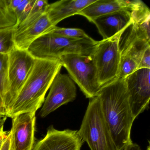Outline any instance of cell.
<instances>
[{"instance_id": "6da1fadb", "label": "cell", "mask_w": 150, "mask_h": 150, "mask_svg": "<svg viewBox=\"0 0 150 150\" xmlns=\"http://www.w3.org/2000/svg\"><path fill=\"white\" fill-rule=\"evenodd\" d=\"M103 116L118 150L132 143L131 130L134 119L125 79H116L102 87L98 95Z\"/></svg>"}, {"instance_id": "7a4b0ae2", "label": "cell", "mask_w": 150, "mask_h": 150, "mask_svg": "<svg viewBox=\"0 0 150 150\" xmlns=\"http://www.w3.org/2000/svg\"><path fill=\"white\" fill-rule=\"evenodd\" d=\"M62 67L59 59H35L27 81L6 117L12 118L23 113L36 112L43 104L45 95Z\"/></svg>"}, {"instance_id": "3957f363", "label": "cell", "mask_w": 150, "mask_h": 150, "mask_svg": "<svg viewBox=\"0 0 150 150\" xmlns=\"http://www.w3.org/2000/svg\"><path fill=\"white\" fill-rule=\"evenodd\" d=\"M97 42L90 37L68 38L49 33L35 40L27 51L35 59H59L69 54L90 56Z\"/></svg>"}, {"instance_id": "277c9868", "label": "cell", "mask_w": 150, "mask_h": 150, "mask_svg": "<svg viewBox=\"0 0 150 150\" xmlns=\"http://www.w3.org/2000/svg\"><path fill=\"white\" fill-rule=\"evenodd\" d=\"M77 133L91 150H118L103 116L98 96L89 99Z\"/></svg>"}, {"instance_id": "5b68a950", "label": "cell", "mask_w": 150, "mask_h": 150, "mask_svg": "<svg viewBox=\"0 0 150 150\" xmlns=\"http://www.w3.org/2000/svg\"><path fill=\"white\" fill-rule=\"evenodd\" d=\"M125 30L111 38L98 42L90 54L101 87L117 79L121 57L119 41Z\"/></svg>"}, {"instance_id": "8992f818", "label": "cell", "mask_w": 150, "mask_h": 150, "mask_svg": "<svg viewBox=\"0 0 150 150\" xmlns=\"http://www.w3.org/2000/svg\"><path fill=\"white\" fill-rule=\"evenodd\" d=\"M59 59L62 66L67 69L86 98L91 99L98 96L101 87L90 56L69 54L62 56Z\"/></svg>"}, {"instance_id": "52a82bcc", "label": "cell", "mask_w": 150, "mask_h": 150, "mask_svg": "<svg viewBox=\"0 0 150 150\" xmlns=\"http://www.w3.org/2000/svg\"><path fill=\"white\" fill-rule=\"evenodd\" d=\"M8 56L9 89L4 101L6 114L22 89L35 61L28 51L16 48Z\"/></svg>"}, {"instance_id": "ba28073f", "label": "cell", "mask_w": 150, "mask_h": 150, "mask_svg": "<svg viewBox=\"0 0 150 150\" xmlns=\"http://www.w3.org/2000/svg\"><path fill=\"white\" fill-rule=\"evenodd\" d=\"M150 69L137 70L125 79L129 103L134 119L149 108Z\"/></svg>"}, {"instance_id": "9c48e42d", "label": "cell", "mask_w": 150, "mask_h": 150, "mask_svg": "<svg viewBox=\"0 0 150 150\" xmlns=\"http://www.w3.org/2000/svg\"><path fill=\"white\" fill-rule=\"evenodd\" d=\"M150 28L139 23H132L121 35L119 49L121 56L130 57L139 64L146 51L150 48Z\"/></svg>"}, {"instance_id": "30bf717a", "label": "cell", "mask_w": 150, "mask_h": 150, "mask_svg": "<svg viewBox=\"0 0 150 150\" xmlns=\"http://www.w3.org/2000/svg\"><path fill=\"white\" fill-rule=\"evenodd\" d=\"M76 97L77 89L71 79L66 74H58L50 87L40 110V116L45 117L62 105L73 101Z\"/></svg>"}, {"instance_id": "8fae6325", "label": "cell", "mask_w": 150, "mask_h": 150, "mask_svg": "<svg viewBox=\"0 0 150 150\" xmlns=\"http://www.w3.org/2000/svg\"><path fill=\"white\" fill-rule=\"evenodd\" d=\"M9 150H32L35 143L36 112H28L12 117Z\"/></svg>"}, {"instance_id": "7c38bea8", "label": "cell", "mask_w": 150, "mask_h": 150, "mask_svg": "<svg viewBox=\"0 0 150 150\" xmlns=\"http://www.w3.org/2000/svg\"><path fill=\"white\" fill-rule=\"evenodd\" d=\"M78 130H58L51 125L43 138L37 142L32 150H81L84 142Z\"/></svg>"}, {"instance_id": "4fadbf2b", "label": "cell", "mask_w": 150, "mask_h": 150, "mask_svg": "<svg viewBox=\"0 0 150 150\" xmlns=\"http://www.w3.org/2000/svg\"><path fill=\"white\" fill-rule=\"evenodd\" d=\"M54 27L45 13L28 24L18 26L14 34L16 48L27 50L35 40L50 32Z\"/></svg>"}, {"instance_id": "5bb4252c", "label": "cell", "mask_w": 150, "mask_h": 150, "mask_svg": "<svg viewBox=\"0 0 150 150\" xmlns=\"http://www.w3.org/2000/svg\"><path fill=\"white\" fill-rule=\"evenodd\" d=\"M91 22L95 24L103 39L105 40L125 30L133 23L132 11H117L99 16Z\"/></svg>"}, {"instance_id": "9a60e30c", "label": "cell", "mask_w": 150, "mask_h": 150, "mask_svg": "<svg viewBox=\"0 0 150 150\" xmlns=\"http://www.w3.org/2000/svg\"><path fill=\"white\" fill-rule=\"evenodd\" d=\"M138 0H96L93 3L77 13L86 17L90 22L99 16L122 10L132 11Z\"/></svg>"}, {"instance_id": "2e32d148", "label": "cell", "mask_w": 150, "mask_h": 150, "mask_svg": "<svg viewBox=\"0 0 150 150\" xmlns=\"http://www.w3.org/2000/svg\"><path fill=\"white\" fill-rule=\"evenodd\" d=\"M96 0H62L49 4L45 13L54 26L64 19L77 15Z\"/></svg>"}, {"instance_id": "e0dca14e", "label": "cell", "mask_w": 150, "mask_h": 150, "mask_svg": "<svg viewBox=\"0 0 150 150\" xmlns=\"http://www.w3.org/2000/svg\"><path fill=\"white\" fill-rule=\"evenodd\" d=\"M18 26L17 16L10 7L9 0H0V29Z\"/></svg>"}, {"instance_id": "ac0fdd59", "label": "cell", "mask_w": 150, "mask_h": 150, "mask_svg": "<svg viewBox=\"0 0 150 150\" xmlns=\"http://www.w3.org/2000/svg\"><path fill=\"white\" fill-rule=\"evenodd\" d=\"M35 1V0H9L10 7L17 16L18 26L26 19Z\"/></svg>"}, {"instance_id": "d6986e66", "label": "cell", "mask_w": 150, "mask_h": 150, "mask_svg": "<svg viewBox=\"0 0 150 150\" xmlns=\"http://www.w3.org/2000/svg\"><path fill=\"white\" fill-rule=\"evenodd\" d=\"M8 69V55L0 53V96L3 102L9 89Z\"/></svg>"}, {"instance_id": "ffe728a7", "label": "cell", "mask_w": 150, "mask_h": 150, "mask_svg": "<svg viewBox=\"0 0 150 150\" xmlns=\"http://www.w3.org/2000/svg\"><path fill=\"white\" fill-rule=\"evenodd\" d=\"M17 28L0 29V53L8 55L16 48L13 36Z\"/></svg>"}, {"instance_id": "44dd1931", "label": "cell", "mask_w": 150, "mask_h": 150, "mask_svg": "<svg viewBox=\"0 0 150 150\" xmlns=\"http://www.w3.org/2000/svg\"><path fill=\"white\" fill-rule=\"evenodd\" d=\"M138 69V64L134 59L128 56H121L117 79H125Z\"/></svg>"}, {"instance_id": "7402d4cb", "label": "cell", "mask_w": 150, "mask_h": 150, "mask_svg": "<svg viewBox=\"0 0 150 150\" xmlns=\"http://www.w3.org/2000/svg\"><path fill=\"white\" fill-rule=\"evenodd\" d=\"M49 5L47 0H35L28 15L19 26L28 24L40 17L45 13V10Z\"/></svg>"}, {"instance_id": "603a6c76", "label": "cell", "mask_w": 150, "mask_h": 150, "mask_svg": "<svg viewBox=\"0 0 150 150\" xmlns=\"http://www.w3.org/2000/svg\"><path fill=\"white\" fill-rule=\"evenodd\" d=\"M68 38H82L89 37L84 30L78 28H67L55 26L49 32Z\"/></svg>"}, {"instance_id": "cb8c5ba5", "label": "cell", "mask_w": 150, "mask_h": 150, "mask_svg": "<svg viewBox=\"0 0 150 150\" xmlns=\"http://www.w3.org/2000/svg\"><path fill=\"white\" fill-rule=\"evenodd\" d=\"M142 68L150 69V48L144 53L139 64L138 69Z\"/></svg>"}, {"instance_id": "d4e9b609", "label": "cell", "mask_w": 150, "mask_h": 150, "mask_svg": "<svg viewBox=\"0 0 150 150\" xmlns=\"http://www.w3.org/2000/svg\"><path fill=\"white\" fill-rule=\"evenodd\" d=\"M4 125L0 128V150L2 147L5 139L7 137L10 133V131H5L4 130Z\"/></svg>"}, {"instance_id": "484cf974", "label": "cell", "mask_w": 150, "mask_h": 150, "mask_svg": "<svg viewBox=\"0 0 150 150\" xmlns=\"http://www.w3.org/2000/svg\"><path fill=\"white\" fill-rule=\"evenodd\" d=\"M10 139H11V134L9 133L7 137L5 139L3 143L1 150H9L10 148Z\"/></svg>"}, {"instance_id": "4316f807", "label": "cell", "mask_w": 150, "mask_h": 150, "mask_svg": "<svg viewBox=\"0 0 150 150\" xmlns=\"http://www.w3.org/2000/svg\"><path fill=\"white\" fill-rule=\"evenodd\" d=\"M122 150H141V149L139 145L132 142Z\"/></svg>"}, {"instance_id": "83f0119b", "label": "cell", "mask_w": 150, "mask_h": 150, "mask_svg": "<svg viewBox=\"0 0 150 150\" xmlns=\"http://www.w3.org/2000/svg\"><path fill=\"white\" fill-rule=\"evenodd\" d=\"M0 114L2 115L6 116V110L4 105V102L0 96Z\"/></svg>"}, {"instance_id": "f1b7e54d", "label": "cell", "mask_w": 150, "mask_h": 150, "mask_svg": "<svg viewBox=\"0 0 150 150\" xmlns=\"http://www.w3.org/2000/svg\"><path fill=\"white\" fill-rule=\"evenodd\" d=\"M6 117H5L0 119V128L4 125L5 122H6Z\"/></svg>"}, {"instance_id": "f546056e", "label": "cell", "mask_w": 150, "mask_h": 150, "mask_svg": "<svg viewBox=\"0 0 150 150\" xmlns=\"http://www.w3.org/2000/svg\"><path fill=\"white\" fill-rule=\"evenodd\" d=\"M5 116L2 115L1 114H0V119H1V118H3V117H5Z\"/></svg>"}, {"instance_id": "4dcf8cb0", "label": "cell", "mask_w": 150, "mask_h": 150, "mask_svg": "<svg viewBox=\"0 0 150 150\" xmlns=\"http://www.w3.org/2000/svg\"><path fill=\"white\" fill-rule=\"evenodd\" d=\"M147 150H150V145H148V146H147Z\"/></svg>"}]
</instances>
